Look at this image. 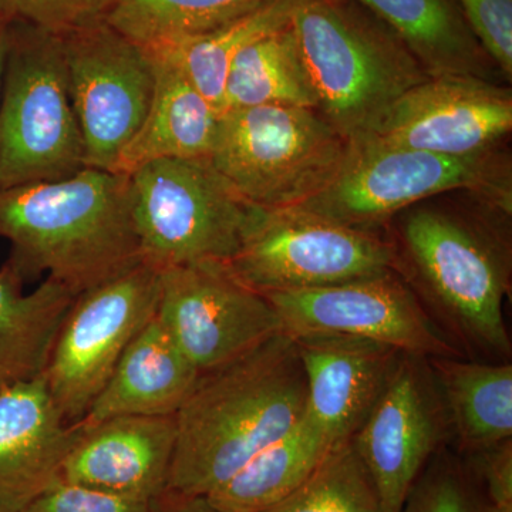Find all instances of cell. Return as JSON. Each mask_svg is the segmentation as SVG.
Returning a JSON list of instances; mask_svg holds the SVG:
<instances>
[{
  "instance_id": "1",
  "label": "cell",
  "mask_w": 512,
  "mask_h": 512,
  "mask_svg": "<svg viewBox=\"0 0 512 512\" xmlns=\"http://www.w3.org/2000/svg\"><path fill=\"white\" fill-rule=\"evenodd\" d=\"M394 218V271L434 322L461 352L510 362L511 214L464 192L461 204L427 200Z\"/></svg>"
},
{
  "instance_id": "2",
  "label": "cell",
  "mask_w": 512,
  "mask_h": 512,
  "mask_svg": "<svg viewBox=\"0 0 512 512\" xmlns=\"http://www.w3.org/2000/svg\"><path fill=\"white\" fill-rule=\"evenodd\" d=\"M305 412V373L288 333L200 376L175 414L167 490L210 494L285 436Z\"/></svg>"
},
{
  "instance_id": "3",
  "label": "cell",
  "mask_w": 512,
  "mask_h": 512,
  "mask_svg": "<svg viewBox=\"0 0 512 512\" xmlns=\"http://www.w3.org/2000/svg\"><path fill=\"white\" fill-rule=\"evenodd\" d=\"M0 238L25 279L47 272L76 295L143 262L130 175L99 168L0 188Z\"/></svg>"
},
{
  "instance_id": "4",
  "label": "cell",
  "mask_w": 512,
  "mask_h": 512,
  "mask_svg": "<svg viewBox=\"0 0 512 512\" xmlns=\"http://www.w3.org/2000/svg\"><path fill=\"white\" fill-rule=\"evenodd\" d=\"M291 25L318 111L348 141L429 79L403 40L355 0H293Z\"/></svg>"
},
{
  "instance_id": "5",
  "label": "cell",
  "mask_w": 512,
  "mask_h": 512,
  "mask_svg": "<svg viewBox=\"0 0 512 512\" xmlns=\"http://www.w3.org/2000/svg\"><path fill=\"white\" fill-rule=\"evenodd\" d=\"M447 192H467L512 215V167L503 147L446 156L349 141L348 156L325 188L299 210L346 227L377 231L400 212Z\"/></svg>"
},
{
  "instance_id": "6",
  "label": "cell",
  "mask_w": 512,
  "mask_h": 512,
  "mask_svg": "<svg viewBox=\"0 0 512 512\" xmlns=\"http://www.w3.org/2000/svg\"><path fill=\"white\" fill-rule=\"evenodd\" d=\"M349 141L318 110L225 111L208 160L239 198L261 210L298 207L339 173Z\"/></svg>"
},
{
  "instance_id": "7",
  "label": "cell",
  "mask_w": 512,
  "mask_h": 512,
  "mask_svg": "<svg viewBox=\"0 0 512 512\" xmlns=\"http://www.w3.org/2000/svg\"><path fill=\"white\" fill-rule=\"evenodd\" d=\"M82 168L62 36L13 23L0 97V188L60 180Z\"/></svg>"
},
{
  "instance_id": "8",
  "label": "cell",
  "mask_w": 512,
  "mask_h": 512,
  "mask_svg": "<svg viewBox=\"0 0 512 512\" xmlns=\"http://www.w3.org/2000/svg\"><path fill=\"white\" fill-rule=\"evenodd\" d=\"M141 261L157 271L237 254L256 207L239 198L208 158L151 161L130 175Z\"/></svg>"
},
{
  "instance_id": "9",
  "label": "cell",
  "mask_w": 512,
  "mask_h": 512,
  "mask_svg": "<svg viewBox=\"0 0 512 512\" xmlns=\"http://www.w3.org/2000/svg\"><path fill=\"white\" fill-rule=\"evenodd\" d=\"M227 265L242 284L266 295L394 271L396 255L390 239L377 231L346 227L299 208H256Z\"/></svg>"
},
{
  "instance_id": "10",
  "label": "cell",
  "mask_w": 512,
  "mask_h": 512,
  "mask_svg": "<svg viewBox=\"0 0 512 512\" xmlns=\"http://www.w3.org/2000/svg\"><path fill=\"white\" fill-rule=\"evenodd\" d=\"M160 271L140 262L74 298L45 370L64 421L79 423L124 350L156 316Z\"/></svg>"
},
{
  "instance_id": "11",
  "label": "cell",
  "mask_w": 512,
  "mask_h": 512,
  "mask_svg": "<svg viewBox=\"0 0 512 512\" xmlns=\"http://www.w3.org/2000/svg\"><path fill=\"white\" fill-rule=\"evenodd\" d=\"M62 42L84 167L114 171L153 103L156 64L101 20L67 33Z\"/></svg>"
},
{
  "instance_id": "12",
  "label": "cell",
  "mask_w": 512,
  "mask_h": 512,
  "mask_svg": "<svg viewBox=\"0 0 512 512\" xmlns=\"http://www.w3.org/2000/svg\"><path fill=\"white\" fill-rule=\"evenodd\" d=\"M156 316L200 376L284 333L271 302L242 284L225 262L161 271Z\"/></svg>"
},
{
  "instance_id": "13",
  "label": "cell",
  "mask_w": 512,
  "mask_h": 512,
  "mask_svg": "<svg viewBox=\"0 0 512 512\" xmlns=\"http://www.w3.org/2000/svg\"><path fill=\"white\" fill-rule=\"evenodd\" d=\"M264 296L291 336H349L389 346L403 355L466 357L396 271Z\"/></svg>"
},
{
  "instance_id": "14",
  "label": "cell",
  "mask_w": 512,
  "mask_h": 512,
  "mask_svg": "<svg viewBox=\"0 0 512 512\" xmlns=\"http://www.w3.org/2000/svg\"><path fill=\"white\" fill-rule=\"evenodd\" d=\"M450 437V417L429 359L402 355L382 397L352 437L383 512L402 510L414 481Z\"/></svg>"
},
{
  "instance_id": "15",
  "label": "cell",
  "mask_w": 512,
  "mask_h": 512,
  "mask_svg": "<svg viewBox=\"0 0 512 512\" xmlns=\"http://www.w3.org/2000/svg\"><path fill=\"white\" fill-rule=\"evenodd\" d=\"M512 130V92L474 76L429 77L399 97L352 141L446 156L501 147Z\"/></svg>"
},
{
  "instance_id": "16",
  "label": "cell",
  "mask_w": 512,
  "mask_h": 512,
  "mask_svg": "<svg viewBox=\"0 0 512 512\" xmlns=\"http://www.w3.org/2000/svg\"><path fill=\"white\" fill-rule=\"evenodd\" d=\"M60 480L151 501L167 488L177 440L175 416L113 417L79 427Z\"/></svg>"
},
{
  "instance_id": "17",
  "label": "cell",
  "mask_w": 512,
  "mask_h": 512,
  "mask_svg": "<svg viewBox=\"0 0 512 512\" xmlns=\"http://www.w3.org/2000/svg\"><path fill=\"white\" fill-rule=\"evenodd\" d=\"M306 380V414L333 444L355 436L403 353L340 335L292 336Z\"/></svg>"
},
{
  "instance_id": "18",
  "label": "cell",
  "mask_w": 512,
  "mask_h": 512,
  "mask_svg": "<svg viewBox=\"0 0 512 512\" xmlns=\"http://www.w3.org/2000/svg\"><path fill=\"white\" fill-rule=\"evenodd\" d=\"M76 436L45 376L0 390V512L22 511L60 481Z\"/></svg>"
},
{
  "instance_id": "19",
  "label": "cell",
  "mask_w": 512,
  "mask_h": 512,
  "mask_svg": "<svg viewBox=\"0 0 512 512\" xmlns=\"http://www.w3.org/2000/svg\"><path fill=\"white\" fill-rule=\"evenodd\" d=\"M198 379L200 373L154 316L124 350L83 419L72 426L123 416H175Z\"/></svg>"
},
{
  "instance_id": "20",
  "label": "cell",
  "mask_w": 512,
  "mask_h": 512,
  "mask_svg": "<svg viewBox=\"0 0 512 512\" xmlns=\"http://www.w3.org/2000/svg\"><path fill=\"white\" fill-rule=\"evenodd\" d=\"M156 64V92L146 120L121 151L114 173L131 175L151 161L165 158H208L221 114L165 56L150 55Z\"/></svg>"
},
{
  "instance_id": "21",
  "label": "cell",
  "mask_w": 512,
  "mask_h": 512,
  "mask_svg": "<svg viewBox=\"0 0 512 512\" xmlns=\"http://www.w3.org/2000/svg\"><path fill=\"white\" fill-rule=\"evenodd\" d=\"M403 40L429 77H504L468 26L456 0H355Z\"/></svg>"
},
{
  "instance_id": "22",
  "label": "cell",
  "mask_w": 512,
  "mask_h": 512,
  "mask_svg": "<svg viewBox=\"0 0 512 512\" xmlns=\"http://www.w3.org/2000/svg\"><path fill=\"white\" fill-rule=\"evenodd\" d=\"M25 276L9 261L0 268V390L45 375L76 293L53 278L25 293Z\"/></svg>"
},
{
  "instance_id": "23",
  "label": "cell",
  "mask_w": 512,
  "mask_h": 512,
  "mask_svg": "<svg viewBox=\"0 0 512 512\" xmlns=\"http://www.w3.org/2000/svg\"><path fill=\"white\" fill-rule=\"evenodd\" d=\"M457 453L470 456L512 440V365L466 357H431Z\"/></svg>"
},
{
  "instance_id": "24",
  "label": "cell",
  "mask_w": 512,
  "mask_h": 512,
  "mask_svg": "<svg viewBox=\"0 0 512 512\" xmlns=\"http://www.w3.org/2000/svg\"><path fill=\"white\" fill-rule=\"evenodd\" d=\"M335 446L305 412L285 436L205 497L222 512L264 511L308 480Z\"/></svg>"
},
{
  "instance_id": "25",
  "label": "cell",
  "mask_w": 512,
  "mask_h": 512,
  "mask_svg": "<svg viewBox=\"0 0 512 512\" xmlns=\"http://www.w3.org/2000/svg\"><path fill=\"white\" fill-rule=\"evenodd\" d=\"M256 106L318 110L291 22L242 47L229 64L221 114Z\"/></svg>"
},
{
  "instance_id": "26",
  "label": "cell",
  "mask_w": 512,
  "mask_h": 512,
  "mask_svg": "<svg viewBox=\"0 0 512 512\" xmlns=\"http://www.w3.org/2000/svg\"><path fill=\"white\" fill-rule=\"evenodd\" d=\"M265 0H103L101 22L147 53L207 35Z\"/></svg>"
},
{
  "instance_id": "27",
  "label": "cell",
  "mask_w": 512,
  "mask_h": 512,
  "mask_svg": "<svg viewBox=\"0 0 512 512\" xmlns=\"http://www.w3.org/2000/svg\"><path fill=\"white\" fill-rule=\"evenodd\" d=\"M292 8L293 0H265L258 8L220 29L148 55L173 60L195 89L221 114L225 77L232 59L242 47L288 25Z\"/></svg>"
},
{
  "instance_id": "28",
  "label": "cell",
  "mask_w": 512,
  "mask_h": 512,
  "mask_svg": "<svg viewBox=\"0 0 512 512\" xmlns=\"http://www.w3.org/2000/svg\"><path fill=\"white\" fill-rule=\"evenodd\" d=\"M261 512H383L375 481L352 439L329 451L308 480Z\"/></svg>"
},
{
  "instance_id": "29",
  "label": "cell",
  "mask_w": 512,
  "mask_h": 512,
  "mask_svg": "<svg viewBox=\"0 0 512 512\" xmlns=\"http://www.w3.org/2000/svg\"><path fill=\"white\" fill-rule=\"evenodd\" d=\"M400 512H493L483 485L460 454L444 446L416 478Z\"/></svg>"
},
{
  "instance_id": "30",
  "label": "cell",
  "mask_w": 512,
  "mask_h": 512,
  "mask_svg": "<svg viewBox=\"0 0 512 512\" xmlns=\"http://www.w3.org/2000/svg\"><path fill=\"white\" fill-rule=\"evenodd\" d=\"M103 0H0V18L64 36L101 20Z\"/></svg>"
},
{
  "instance_id": "31",
  "label": "cell",
  "mask_w": 512,
  "mask_h": 512,
  "mask_svg": "<svg viewBox=\"0 0 512 512\" xmlns=\"http://www.w3.org/2000/svg\"><path fill=\"white\" fill-rule=\"evenodd\" d=\"M468 26L504 79L512 77V0H456Z\"/></svg>"
},
{
  "instance_id": "32",
  "label": "cell",
  "mask_w": 512,
  "mask_h": 512,
  "mask_svg": "<svg viewBox=\"0 0 512 512\" xmlns=\"http://www.w3.org/2000/svg\"><path fill=\"white\" fill-rule=\"evenodd\" d=\"M20 512H150V501L57 481Z\"/></svg>"
},
{
  "instance_id": "33",
  "label": "cell",
  "mask_w": 512,
  "mask_h": 512,
  "mask_svg": "<svg viewBox=\"0 0 512 512\" xmlns=\"http://www.w3.org/2000/svg\"><path fill=\"white\" fill-rule=\"evenodd\" d=\"M483 485L493 512H512V440L461 456Z\"/></svg>"
},
{
  "instance_id": "34",
  "label": "cell",
  "mask_w": 512,
  "mask_h": 512,
  "mask_svg": "<svg viewBox=\"0 0 512 512\" xmlns=\"http://www.w3.org/2000/svg\"><path fill=\"white\" fill-rule=\"evenodd\" d=\"M150 512H222L205 495H190L165 490L150 501Z\"/></svg>"
},
{
  "instance_id": "35",
  "label": "cell",
  "mask_w": 512,
  "mask_h": 512,
  "mask_svg": "<svg viewBox=\"0 0 512 512\" xmlns=\"http://www.w3.org/2000/svg\"><path fill=\"white\" fill-rule=\"evenodd\" d=\"M13 23L0 18V97H2L3 79H5L6 60H8L10 46V32Z\"/></svg>"
}]
</instances>
